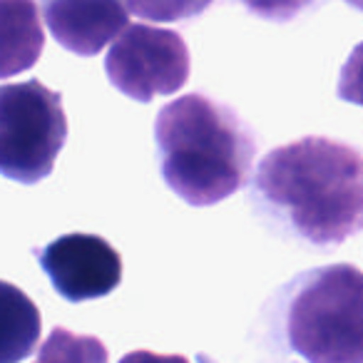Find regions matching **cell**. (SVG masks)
Listing matches in <instances>:
<instances>
[{
	"label": "cell",
	"mask_w": 363,
	"mask_h": 363,
	"mask_svg": "<svg viewBox=\"0 0 363 363\" xmlns=\"http://www.w3.org/2000/svg\"><path fill=\"white\" fill-rule=\"evenodd\" d=\"M284 331L303 363H363V272L331 264L291 284Z\"/></svg>",
	"instance_id": "obj_3"
},
{
	"label": "cell",
	"mask_w": 363,
	"mask_h": 363,
	"mask_svg": "<svg viewBox=\"0 0 363 363\" xmlns=\"http://www.w3.org/2000/svg\"><path fill=\"white\" fill-rule=\"evenodd\" d=\"M35 257L52 289L70 303L102 298L122 281V257L97 234H62L35 249Z\"/></svg>",
	"instance_id": "obj_6"
},
{
	"label": "cell",
	"mask_w": 363,
	"mask_h": 363,
	"mask_svg": "<svg viewBox=\"0 0 363 363\" xmlns=\"http://www.w3.org/2000/svg\"><path fill=\"white\" fill-rule=\"evenodd\" d=\"M120 363H189L184 356H172V353H155V351H132L120 358Z\"/></svg>",
	"instance_id": "obj_14"
},
{
	"label": "cell",
	"mask_w": 363,
	"mask_h": 363,
	"mask_svg": "<svg viewBox=\"0 0 363 363\" xmlns=\"http://www.w3.org/2000/svg\"><path fill=\"white\" fill-rule=\"evenodd\" d=\"M257 18L272 23H289L306 13L316 0H237Z\"/></svg>",
	"instance_id": "obj_12"
},
{
	"label": "cell",
	"mask_w": 363,
	"mask_h": 363,
	"mask_svg": "<svg viewBox=\"0 0 363 363\" xmlns=\"http://www.w3.org/2000/svg\"><path fill=\"white\" fill-rule=\"evenodd\" d=\"M214 0H125V6L137 18L152 23H184L199 18Z\"/></svg>",
	"instance_id": "obj_11"
},
{
	"label": "cell",
	"mask_w": 363,
	"mask_h": 363,
	"mask_svg": "<svg viewBox=\"0 0 363 363\" xmlns=\"http://www.w3.org/2000/svg\"><path fill=\"white\" fill-rule=\"evenodd\" d=\"M48 30L65 50L92 57L127 26L125 0H40Z\"/></svg>",
	"instance_id": "obj_7"
},
{
	"label": "cell",
	"mask_w": 363,
	"mask_h": 363,
	"mask_svg": "<svg viewBox=\"0 0 363 363\" xmlns=\"http://www.w3.org/2000/svg\"><path fill=\"white\" fill-rule=\"evenodd\" d=\"M189 67L192 60L184 38L147 23H127L105 57V72L112 87L137 102L174 95L187 85Z\"/></svg>",
	"instance_id": "obj_5"
},
{
	"label": "cell",
	"mask_w": 363,
	"mask_h": 363,
	"mask_svg": "<svg viewBox=\"0 0 363 363\" xmlns=\"http://www.w3.org/2000/svg\"><path fill=\"white\" fill-rule=\"evenodd\" d=\"M33 363H110V356L97 336H82L55 326Z\"/></svg>",
	"instance_id": "obj_10"
},
{
	"label": "cell",
	"mask_w": 363,
	"mask_h": 363,
	"mask_svg": "<svg viewBox=\"0 0 363 363\" xmlns=\"http://www.w3.org/2000/svg\"><path fill=\"white\" fill-rule=\"evenodd\" d=\"M67 140L62 95L40 80L0 85V174L21 184L50 177Z\"/></svg>",
	"instance_id": "obj_4"
},
{
	"label": "cell",
	"mask_w": 363,
	"mask_h": 363,
	"mask_svg": "<svg viewBox=\"0 0 363 363\" xmlns=\"http://www.w3.org/2000/svg\"><path fill=\"white\" fill-rule=\"evenodd\" d=\"M164 184L192 207H212L249 182L257 140L229 105L207 95L177 97L155 120Z\"/></svg>",
	"instance_id": "obj_2"
},
{
	"label": "cell",
	"mask_w": 363,
	"mask_h": 363,
	"mask_svg": "<svg viewBox=\"0 0 363 363\" xmlns=\"http://www.w3.org/2000/svg\"><path fill=\"white\" fill-rule=\"evenodd\" d=\"M43 48L45 33L35 0H0V80L30 70Z\"/></svg>",
	"instance_id": "obj_8"
},
{
	"label": "cell",
	"mask_w": 363,
	"mask_h": 363,
	"mask_svg": "<svg viewBox=\"0 0 363 363\" xmlns=\"http://www.w3.org/2000/svg\"><path fill=\"white\" fill-rule=\"evenodd\" d=\"M336 92L343 102H353V105L363 107V40L353 48L348 60L343 62Z\"/></svg>",
	"instance_id": "obj_13"
},
{
	"label": "cell",
	"mask_w": 363,
	"mask_h": 363,
	"mask_svg": "<svg viewBox=\"0 0 363 363\" xmlns=\"http://www.w3.org/2000/svg\"><path fill=\"white\" fill-rule=\"evenodd\" d=\"M346 3L356 8V11H363V0H346Z\"/></svg>",
	"instance_id": "obj_15"
},
{
	"label": "cell",
	"mask_w": 363,
	"mask_h": 363,
	"mask_svg": "<svg viewBox=\"0 0 363 363\" xmlns=\"http://www.w3.org/2000/svg\"><path fill=\"white\" fill-rule=\"evenodd\" d=\"M40 308L16 284L0 279V363H23L40 341Z\"/></svg>",
	"instance_id": "obj_9"
},
{
	"label": "cell",
	"mask_w": 363,
	"mask_h": 363,
	"mask_svg": "<svg viewBox=\"0 0 363 363\" xmlns=\"http://www.w3.org/2000/svg\"><path fill=\"white\" fill-rule=\"evenodd\" d=\"M257 197L298 239L336 247L363 232V155L346 142L301 137L257 167Z\"/></svg>",
	"instance_id": "obj_1"
}]
</instances>
